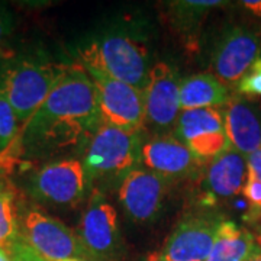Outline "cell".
I'll return each mask as SVG.
<instances>
[{
    "instance_id": "cell-17",
    "label": "cell",
    "mask_w": 261,
    "mask_h": 261,
    "mask_svg": "<svg viewBox=\"0 0 261 261\" xmlns=\"http://www.w3.org/2000/svg\"><path fill=\"white\" fill-rule=\"evenodd\" d=\"M226 84L211 73H199L181 80L180 86V109H203L221 108L229 100Z\"/></svg>"
},
{
    "instance_id": "cell-25",
    "label": "cell",
    "mask_w": 261,
    "mask_h": 261,
    "mask_svg": "<svg viewBox=\"0 0 261 261\" xmlns=\"http://www.w3.org/2000/svg\"><path fill=\"white\" fill-rule=\"evenodd\" d=\"M243 5L245 9L251 10L255 16L261 18V0H255V2H251V0H245Z\"/></svg>"
},
{
    "instance_id": "cell-24",
    "label": "cell",
    "mask_w": 261,
    "mask_h": 261,
    "mask_svg": "<svg viewBox=\"0 0 261 261\" xmlns=\"http://www.w3.org/2000/svg\"><path fill=\"white\" fill-rule=\"evenodd\" d=\"M248 173L261 181V147L247 157Z\"/></svg>"
},
{
    "instance_id": "cell-29",
    "label": "cell",
    "mask_w": 261,
    "mask_h": 261,
    "mask_svg": "<svg viewBox=\"0 0 261 261\" xmlns=\"http://www.w3.org/2000/svg\"><path fill=\"white\" fill-rule=\"evenodd\" d=\"M247 261H261V248L255 254H252L251 257L248 258Z\"/></svg>"
},
{
    "instance_id": "cell-4",
    "label": "cell",
    "mask_w": 261,
    "mask_h": 261,
    "mask_svg": "<svg viewBox=\"0 0 261 261\" xmlns=\"http://www.w3.org/2000/svg\"><path fill=\"white\" fill-rule=\"evenodd\" d=\"M79 58L82 65L99 68L140 92H144L148 84L151 67L147 51L129 37H105L80 48Z\"/></svg>"
},
{
    "instance_id": "cell-2",
    "label": "cell",
    "mask_w": 261,
    "mask_h": 261,
    "mask_svg": "<svg viewBox=\"0 0 261 261\" xmlns=\"http://www.w3.org/2000/svg\"><path fill=\"white\" fill-rule=\"evenodd\" d=\"M67 65L37 56L5 57L0 63V94L6 97L23 128L45 102Z\"/></svg>"
},
{
    "instance_id": "cell-7",
    "label": "cell",
    "mask_w": 261,
    "mask_h": 261,
    "mask_svg": "<svg viewBox=\"0 0 261 261\" xmlns=\"http://www.w3.org/2000/svg\"><path fill=\"white\" fill-rule=\"evenodd\" d=\"M82 67L94 84L103 123L123 129H144V93L99 68L90 65Z\"/></svg>"
},
{
    "instance_id": "cell-12",
    "label": "cell",
    "mask_w": 261,
    "mask_h": 261,
    "mask_svg": "<svg viewBox=\"0 0 261 261\" xmlns=\"http://www.w3.org/2000/svg\"><path fill=\"white\" fill-rule=\"evenodd\" d=\"M181 79L176 68L166 63H157L149 70L148 84L144 93L145 122L155 132L176 126L180 109Z\"/></svg>"
},
{
    "instance_id": "cell-5",
    "label": "cell",
    "mask_w": 261,
    "mask_h": 261,
    "mask_svg": "<svg viewBox=\"0 0 261 261\" xmlns=\"http://www.w3.org/2000/svg\"><path fill=\"white\" fill-rule=\"evenodd\" d=\"M23 241L47 261H92L75 231L37 207L19 211Z\"/></svg>"
},
{
    "instance_id": "cell-3",
    "label": "cell",
    "mask_w": 261,
    "mask_h": 261,
    "mask_svg": "<svg viewBox=\"0 0 261 261\" xmlns=\"http://www.w3.org/2000/svg\"><path fill=\"white\" fill-rule=\"evenodd\" d=\"M142 130H130L105 125L97 129L83 155L87 187L94 192L123 181L141 160L144 145Z\"/></svg>"
},
{
    "instance_id": "cell-14",
    "label": "cell",
    "mask_w": 261,
    "mask_h": 261,
    "mask_svg": "<svg viewBox=\"0 0 261 261\" xmlns=\"http://www.w3.org/2000/svg\"><path fill=\"white\" fill-rule=\"evenodd\" d=\"M166 192V178L137 167L121 183L119 200L130 219L135 222H148L160 212Z\"/></svg>"
},
{
    "instance_id": "cell-11",
    "label": "cell",
    "mask_w": 261,
    "mask_h": 261,
    "mask_svg": "<svg viewBox=\"0 0 261 261\" xmlns=\"http://www.w3.org/2000/svg\"><path fill=\"white\" fill-rule=\"evenodd\" d=\"M222 222L218 214L187 215L168 235L160 254L166 261H206Z\"/></svg>"
},
{
    "instance_id": "cell-13",
    "label": "cell",
    "mask_w": 261,
    "mask_h": 261,
    "mask_svg": "<svg viewBox=\"0 0 261 261\" xmlns=\"http://www.w3.org/2000/svg\"><path fill=\"white\" fill-rule=\"evenodd\" d=\"M141 161L166 180L192 177L205 164L174 135H155L144 142Z\"/></svg>"
},
{
    "instance_id": "cell-27",
    "label": "cell",
    "mask_w": 261,
    "mask_h": 261,
    "mask_svg": "<svg viewBox=\"0 0 261 261\" xmlns=\"http://www.w3.org/2000/svg\"><path fill=\"white\" fill-rule=\"evenodd\" d=\"M145 261H166L163 258V255L160 254V252H152V254H149L148 257H147V260Z\"/></svg>"
},
{
    "instance_id": "cell-8",
    "label": "cell",
    "mask_w": 261,
    "mask_h": 261,
    "mask_svg": "<svg viewBox=\"0 0 261 261\" xmlns=\"http://www.w3.org/2000/svg\"><path fill=\"white\" fill-rule=\"evenodd\" d=\"M261 28L232 25L216 41L212 54V70L224 84L235 83L260 58Z\"/></svg>"
},
{
    "instance_id": "cell-6",
    "label": "cell",
    "mask_w": 261,
    "mask_h": 261,
    "mask_svg": "<svg viewBox=\"0 0 261 261\" xmlns=\"http://www.w3.org/2000/svg\"><path fill=\"white\" fill-rule=\"evenodd\" d=\"M87 189L83 161L61 159L48 161L29 174L25 190L34 200L53 206H74Z\"/></svg>"
},
{
    "instance_id": "cell-22",
    "label": "cell",
    "mask_w": 261,
    "mask_h": 261,
    "mask_svg": "<svg viewBox=\"0 0 261 261\" xmlns=\"http://www.w3.org/2000/svg\"><path fill=\"white\" fill-rule=\"evenodd\" d=\"M13 27H15V19L12 12L6 5L0 3V63L5 58V47L13 32Z\"/></svg>"
},
{
    "instance_id": "cell-1",
    "label": "cell",
    "mask_w": 261,
    "mask_h": 261,
    "mask_svg": "<svg viewBox=\"0 0 261 261\" xmlns=\"http://www.w3.org/2000/svg\"><path fill=\"white\" fill-rule=\"evenodd\" d=\"M103 125L96 89L80 64L67 65L45 102L22 128L13 160H44L87 148Z\"/></svg>"
},
{
    "instance_id": "cell-18",
    "label": "cell",
    "mask_w": 261,
    "mask_h": 261,
    "mask_svg": "<svg viewBox=\"0 0 261 261\" xmlns=\"http://www.w3.org/2000/svg\"><path fill=\"white\" fill-rule=\"evenodd\" d=\"M258 250L254 233L232 221H224L206 261H247Z\"/></svg>"
},
{
    "instance_id": "cell-10",
    "label": "cell",
    "mask_w": 261,
    "mask_h": 261,
    "mask_svg": "<svg viewBox=\"0 0 261 261\" xmlns=\"http://www.w3.org/2000/svg\"><path fill=\"white\" fill-rule=\"evenodd\" d=\"M174 137L205 164L229 147L224 112L215 108L181 111L174 126Z\"/></svg>"
},
{
    "instance_id": "cell-28",
    "label": "cell",
    "mask_w": 261,
    "mask_h": 261,
    "mask_svg": "<svg viewBox=\"0 0 261 261\" xmlns=\"http://www.w3.org/2000/svg\"><path fill=\"white\" fill-rule=\"evenodd\" d=\"M0 261H12V260H10L9 254L5 251V250H3L2 247H0Z\"/></svg>"
},
{
    "instance_id": "cell-20",
    "label": "cell",
    "mask_w": 261,
    "mask_h": 261,
    "mask_svg": "<svg viewBox=\"0 0 261 261\" xmlns=\"http://www.w3.org/2000/svg\"><path fill=\"white\" fill-rule=\"evenodd\" d=\"M20 237L19 229V205L16 195L10 187L0 190V247L8 251Z\"/></svg>"
},
{
    "instance_id": "cell-31",
    "label": "cell",
    "mask_w": 261,
    "mask_h": 261,
    "mask_svg": "<svg viewBox=\"0 0 261 261\" xmlns=\"http://www.w3.org/2000/svg\"><path fill=\"white\" fill-rule=\"evenodd\" d=\"M0 174H2V171H0Z\"/></svg>"
},
{
    "instance_id": "cell-23",
    "label": "cell",
    "mask_w": 261,
    "mask_h": 261,
    "mask_svg": "<svg viewBox=\"0 0 261 261\" xmlns=\"http://www.w3.org/2000/svg\"><path fill=\"white\" fill-rule=\"evenodd\" d=\"M245 199L255 209V214H261V181L248 173L247 183L243 189Z\"/></svg>"
},
{
    "instance_id": "cell-16",
    "label": "cell",
    "mask_w": 261,
    "mask_h": 261,
    "mask_svg": "<svg viewBox=\"0 0 261 261\" xmlns=\"http://www.w3.org/2000/svg\"><path fill=\"white\" fill-rule=\"evenodd\" d=\"M225 132L229 145L248 157L261 147V121L248 103L231 97L225 105Z\"/></svg>"
},
{
    "instance_id": "cell-15",
    "label": "cell",
    "mask_w": 261,
    "mask_h": 261,
    "mask_svg": "<svg viewBox=\"0 0 261 261\" xmlns=\"http://www.w3.org/2000/svg\"><path fill=\"white\" fill-rule=\"evenodd\" d=\"M248 177L247 157L231 145L207 161L203 189L215 197H232L243 192Z\"/></svg>"
},
{
    "instance_id": "cell-30",
    "label": "cell",
    "mask_w": 261,
    "mask_h": 261,
    "mask_svg": "<svg viewBox=\"0 0 261 261\" xmlns=\"http://www.w3.org/2000/svg\"><path fill=\"white\" fill-rule=\"evenodd\" d=\"M6 186H8V185H6V183H5V181H3V180L0 178V190H3V189H5Z\"/></svg>"
},
{
    "instance_id": "cell-9",
    "label": "cell",
    "mask_w": 261,
    "mask_h": 261,
    "mask_svg": "<svg viewBox=\"0 0 261 261\" xmlns=\"http://www.w3.org/2000/svg\"><path fill=\"white\" fill-rule=\"evenodd\" d=\"M77 235L92 261H119L122 257V238L116 211L100 193L83 212Z\"/></svg>"
},
{
    "instance_id": "cell-21",
    "label": "cell",
    "mask_w": 261,
    "mask_h": 261,
    "mask_svg": "<svg viewBox=\"0 0 261 261\" xmlns=\"http://www.w3.org/2000/svg\"><path fill=\"white\" fill-rule=\"evenodd\" d=\"M238 92L248 96H261V58H258L251 68L243 75L237 86Z\"/></svg>"
},
{
    "instance_id": "cell-19",
    "label": "cell",
    "mask_w": 261,
    "mask_h": 261,
    "mask_svg": "<svg viewBox=\"0 0 261 261\" xmlns=\"http://www.w3.org/2000/svg\"><path fill=\"white\" fill-rule=\"evenodd\" d=\"M22 126L12 106L3 94H0V171L13 160Z\"/></svg>"
},
{
    "instance_id": "cell-26",
    "label": "cell",
    "mask_w": 261,
    "mask_h": 261,
    "mask_svg": "<svg viewBox=\"0 0 261 261\" xmlns=\"http://www.w3.org/2000/svg\"><path fill=\"white\" fill-rule=\"evenodd\" d=\"M252 216H254V226H257V228H255V235H254V238H255L258 247L261 248V214H255L252 215Z\"/></svg>"
}]
</instances>
